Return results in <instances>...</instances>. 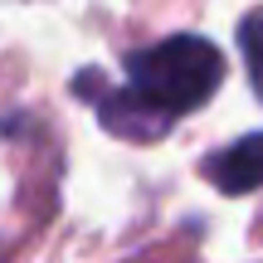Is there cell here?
Here are the masks:
<instances>
[{"instance_id":"obj_1","label":"cell","mask_w":263,"mask_h":263,"mask_svg":"<svg viewBox=\"0 0 263 263\" xmlns=\"http://www.w3.org/2000/svg\"><path fill=\"white\" fill-rule=\"evenodd\" d=\"M224 78V59L210 39L200 34H171L151 49H137L127 59V83L122 88H98L78 78V88L98 93V117L117 137H161L176 117L195 112Z\"/></svg>"},{"instance_id":"obj_3","label":"cell","mask_w":263,"mask_h":263,"mask_svg":"<svg viewBox=\"0 0 263 263\" xmlns=\"http://www.w3.org/2000/svg\"><path fill=\"white\" fill-rule=\"evenodd\" d=\"M239 44H244L249 73H254V93L263 98V10L244 15V25H239Z\"/></svg>"},{"instance_id":"obj_2","label":"cell","mask_w":263,"mask_h":263,"mask_svg":"<svg viewBox=\"0 0 263 263\" xmlns=\"http://www.w3.org/2000/svg\"><path fill=\"white\" fill-rule=\"evenodd\" d=\"M205 176L215 180L224 195H249V190H263V132L224 146L219 156L205 161Z\"/></svg>"}]
</instances>
